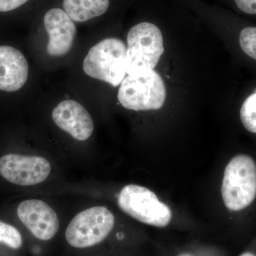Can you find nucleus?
<instances>
[{
  "mask_svg": "<svg viewBox=\"0 0 256 256\" xmlns=\"http://www.w3.org/2000/svg\"><path fill=\"white\" fill-rule=\"evenodd\" d=\"M16 214L22 223L40 240H50L58 232V216L50 205L42 200H28L22 202Z\"/></svg>",
  "mask_w": 256,
  "mask_h": 256,
  "instance_id": "6e6552de",
  "label": "nucleus"
},
{
  "mask_svg": "<svg viewBox=\"0 0 256 256\" xmlns=\"http://www.w3.org/2000/svg\"><path fill=\"white\" fill-rule=\"evenodd\" d=\"M22 242V237L18 229L0 220V244L16 250L21 248Z\"/></svg>",
  "mask_w": 256,
  "mask_h": 256,
  "instance_id": "4468645a",
  "label": "nucleus"
},
{
  "mask_svg": "<svg viewBox=\"0 0 256 256\" xmlns=\"http://www.w3.org/2000/svg\"><path fill=\"white\" fill-rule=\"evenodd\" d=\"M224 204L238 212L250 206L256 197V163L252 156H234L224 170L222 185Z\"/></svg>",
  "mask_w": 256,
  "mask_h": 256,
  "instance_id": "f257e3e1",
  "label": "nucleus"
},
{
  "mask_svg": "<svg viewBox=\"0 0 256 256\" xmlns=\"http://www.w3.org/2000/svg\"><path fill=\"white\" fill-rule=\"evenodd\" d=\"M114 224L110 210L104 206L92 207L74 217L66 230V239L78 248L94 246L109 235Z\"/></svg>",
  "mask_w": 256,
  "mask_h": 256,
  "instance_id": "423d86ee",
  "label": "nucleus"
},
{
  "mask_svg": "<svg viewBox=\"0 0 256 256\" xmlns=\"http://www.w3.org/2000/svg\"><path fill=\"white\" fill-rule=\"evenodd\" d=\"M178 256H191L188 255V254H181V255H180Z\"/></svg>",
  "mask_w": 256,
  "mask_h": 256,
  "instance_id": "6ab92c4d",
  "label": "nucleus"
},
{
  "mask_svg": "<svg viewBox=\"0 0 256 256\" xmlns=\"http://www.w3.org/2000/svg\"><path fill=\"white\" fill-rule=\"evenodd\" d=\"M127 42V74L154 70L164 53L163 36L160 28L146 22L138 24L128 32Z\"/></svg>",
  "mask_w": 256,
  "mask_h": 256,
  "instance_id": "20e7f679",
  "label": "nucleus"
},
{
  "mask_svg": "<svg viewBox=\"0 0 256 256\" xmlns=\"http://www.w3.org/2000/svg\"><path fill=\"white\" fill-rule=\"evenodd\" d=\"M239 256H256V254L254 252H244V254H242V255Z\"/></svg>",
  "mask_w": 256,
  "mask_h": 256,
  "instance_id": "a211bd4d",
  "label": "nucleus"
},
{
  "mask_svg": "<svg viewBox=\"0 0 256 256\" xmlns=\"http://www.w3.org/2000/svg\"><path fill=\"white\" fill-rule=\"evenodd\" d=\"M109 0H64V10L74 22H84L105 14Z\"/></svg>",
  "mask_w": 256,
  "mask_h": 256,
  "instance_id": "f8f14e48",
  "label": "nucleus"
},
{
  "mask_svg": "<svg viewBox=\"0 0 256 256\" xmlns=\"http://www.w3.org/2000/svg\"><path fill=\"white\" fill-rule=\"evenodd\" d=\"M28 65L20 50L0 46V90L15 92L24 86L28 78Z\"/></svg>",
  "mask_w": 256,
  "mask_h": 256,
  "instance_id": "9b49d317",
  "label": "nucleus"
},
{
  "mask_svg": "<svg viewBox=\"0 0 256 256\" xmlns=\"http://www.w3.org/2000/svg\"><path fill=\"white\" fill-rule=\"evenodd\" d=\"M239 10L247 14H256V0H235Z\"/></svg>",
  "mask_w": 256,
  "mask_h": 256,
  "instance_id": "dca6fc26",
  "label": "nucleus"
},
{
  "mask_svg": "<svg viewBox=\"0 0 256 256\" xmlns=\"http://www.w3.org/2000/svg\"><path fill=\"white\" fill-rule=\"evenodd\" d=\"M44 24L48 36V54L52 56L66 54L73 46L76 33L73 20L64 10L54 8L44 15Z\"/></svg>",
  "mask_w": 256,
  "mask_h": 256,
  "instance_id": "1a4fd4ad",
  "label": "nucleus"
},
{
  "mask_svg": "<svg viewBox=\"0 0 256 256\" xmlns=\"http://www.w3.org/2000/svg\"><path fill=\"white\" fill-rule=\"evenodd\" d=\"M239 43L242 50L256 60V28L248 26L242 28L239 35Z\"/></svg>",
  "mask_w": 256,
  "mask_h": 256,
  "instance_id": "2eb2a0df",
  "label": "nucleus"
},
{
  "mask_svg": "<svg viewBox=\"0 0 256 256\" xmlns=\"http://www.w3.org/2000/svg\"><path fill=\"white\" fill-rule=\"evenodd\" d=\"M127 47L119 38H108L89 50L82 64L88 76L118 86L127 75Z\"/></svg>",
  "mask_w": 256,
  "mask_h": 256,
  "instance_id": "7ed1b4c3",
  "label": "nucleus"
},
{
  "mask_svg": "<svg viewBox=\"0 0 256 256\" xmlns=\"http://www.w3.org/2000/svg\"><path fill=\"white\" fill-rule=\"evenodd\" d=\"M50 172V162L41 156L8 154L0 158V175L20 186L43 182Z\"/></svg>",
  "mask_w": 256,
  "mask_h": 256,
  "instance_id": "0eeeda50",
  "label": "nucleus"
},
{
  "mask_svg": "<svg viewBox=\"0 0 256 256\" xmlns=\"http://www.w3.org/2000/svg\"><path fill=\"white\" fill-rule=\"evenodd\" d=\"M118 204L134 220L153 226H166L172 220L169 207L160 202L154 192L139 185L129 184L122 188Z\"/></svg>",
  "mask_w": 256,
  "mask_h": 256,
  "instance_id": "39448f33",
  "label": "nucleus"
},
{
  "mask_svg": "<svg viewBox=\"0 0 256 256\" xmlns=\"http://www.w3.org/2000/svg\"><path fill=\"white\" fill-rule=\"evenodd\" d=\"M118 98L128 110H158L164 105L166 88L156 70H138L126 76L120 85Z\"/></svg>",
  "mask_w": 256,
  "mask_h": 256,
  "instance_id": "f03ea898",
  "label": "nucleus"
},
{
  "mask_svg": "<svg viewBox=\"0 0 256 256\" xmlns=\"http://www.w3.org/2000/svg\"><path fill=\"white\" fill-rule=\"evenodd\" d=\"M28 0H0V12H6L22 6Z\"/></svg>",
  "mask_w": 256,
  "mask_h": 256,
  "instance_id": "f3484780",
  "label": "nucleus"
},
{
  "mask_svg": "<svg viewBox=\"0 0 256 256\" xmlns=\"http://www.w3.org/2000/svg\"><path fill=\"white\" fill-rule=\"evenodd\" d=\"M52 119L58 128L77 140H86L94 132L92 116L84 106L75 100L60 102L54 109Z\"/></svg>",
  "mask_w": 256,
  "mask_h": 256,
  "instance_id": "9d476101",
  "label": "nucleus"
},
{
  "mask_svg": "<svg viewBox=\"0 0 256 256\" xmlns=\"http://www.w3.org/2000/svg\"><path fill=\"white\" fill-rule=\"evenodd\" d=\"M240 118L248 131L256 134V90L242 104Z\"/></svg>",
  "mask_w": 256,
  "mask_h": 256,
  "instance_id": "ddd939ff",
  "label": "nucleus"
}]
</instances>
